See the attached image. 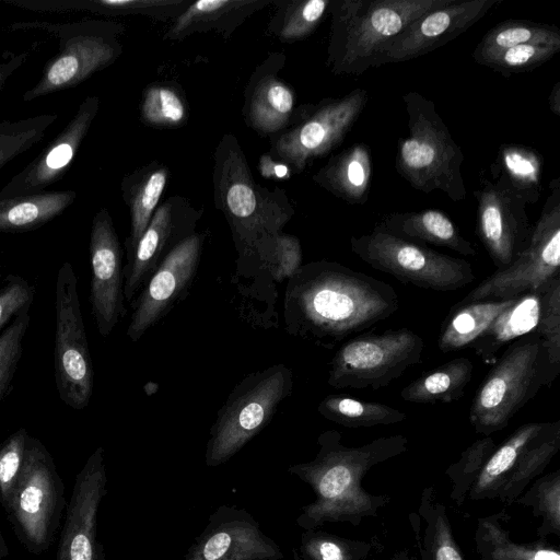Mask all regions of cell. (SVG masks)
I'll use <instances>...</instances> for the list:
<instances>
[{
  "label": "cell",
  "instance_id": "obj_1",
  "mask_svg": "<svg viewBox=\"0 0 560 560\" xmlns=\"http://www.w3.org/2000/svg\"><path fill=\"white\" fill-rule=\"evenodd\" d=\"M398 307V295L387 282L320 259L302 265L287 280L283 325L290 336L330 350Z\"/></svg>",
  "mask_w": 560,
  "mask_h": 560
},
{
  "label": "cell",
  "instance_id": "obj_2",
  "mask_svg": "<svg viewBox=\"0 0 560 560\" xmlns=\"http://www.w3.org/2000/svg\"><path fill=\"white\" fill-rule=\"evenodd\" d=\"M341 439L336 430L322 432L316 456L288 467L315 494V500L303 506L296 518L305 530L327 522L358 525L363 517L375 516L388 500L364 491L362 479L374 465L404 453L408 445V439L401 434L382 436L355 447L346 446Z\"/></svg>",
  "mask_w": 560,
  "mask_h": 560
},
{
  "label": "cell",
  "instance_id": "obj_3",
  "mask_svg": "<svg viewBox=\"0 0 560 560\" xmlns=\"http://www.w3.org/2000/svg\"><path fill=\"white\" fill-rule=\"evenodd\" d=\"M212 185L214 206L230 226L241 262L248 261L261 242L282 232L294 215L284 190H270L255 180L232 133L223 135L215 147Z\"/></svg>",
  "mask_w": 560,
  "mask_h": 560
},
{
  "label": "cell",
  "instance_id": "obj_4",
  "mask_svg": "<svg viewBox=\"0 0 560 560\" xmlns=\"http://www.w3.org/2000/svg\"><path fill=\"white\" fill-rule=\"evenodd\" d=\"M453 0H331L326 65L337 75L380 66L385 46L423 14Z\"/></svg>",
  "mask_w": 560,
  "mask_h": 560
},
{
  "label": "cell",
  "instance_id": "obj_5",
  "mask_svg": "<svg viewBox=\"0 0 560 560\" xmlns=\"http://www.w3.org/2000/svg\"><path fill=\"white\" fill-rule=\"evenodd\" d=\"M402 101L408 135L398 140L395 170L419 191L440 190L454 202L463 201L467 189L462 174L465 158L460 147L431 100L411 91Z\"/></svg>",
  "mask_w": 560,
  "mask_h": 560
},
{
  "label": "cell",
  "instance_id": "obj_6",
  "mask_svg": "<svg viewBox=\"0 0 560 560\" xmlns=\"http://www.w3.org/2000/svg\"><path fill=\"white\" fill-rule=\"evenodd\" d=\"M10 30H40L55 35L59 50L43 68L38 81L23 94L24 102L72 89L113 65L122 52L124 25L106 20L69 23L20 22Z\"/></svg>",
  "mask_w": 560,
  "mask_h": 560
},
{
  "label": "cell",
  "instance_id": "obj_7",
  "mask_svg": "<svg viewBox=\"0 0 560 560\" xmlns=\"http://www.w3.org/2000/svg\"><path fill=\"white\" fill-rule=\"evenodd\" d=\"M293 390V372L283 363L240 381L217 412L206 445L205 463L218 467L260 433Z\"/></svg>",
  "mask_w": 560,
  "mask_h": 560
},
{
  "label": "cell",
  "instance_id": "obj_8",
  "mask_svg": "<svg viewBox=\"0 0 560 560\" xmlns=\"http://www.w3.org/2000/svg\"><path fill=\"white\" fill-rule=\"evenodd\" d=\"M546 355L536 334L509 345L480 384L469 410L477 433L504 429L542 385L550 386Z\"/></svg>",
  "mask_w": 560,
  "mask_h": 560
},
{
  "label": "cell",
  "instance_id": "obj_9",
  "mask_svg": "<svg viewBox=\"0 0 560 560\" xmlns=\"http://www.w3.org/2000/svg\"><path fill=\"white\" fill-rule=\"evenodd\" d=\"M66 509L65 485L46 446L32 435L23 468L4 510L23 547L32 555L51 546Z\"/></svg>",
  "mask_w": 560,
  "mask_h": 560
},
{
  "label": "cell",
  "instance_id": "obj_10",
  "mask_svg": "<svg viewBox=\"0 0 560 560\" xmlns=\"http://www.w3.org/2000/svg\"><path fill=\"white\" fill-rule=\"evenodd\" d=\"M350 248L372 268L405 284L448 292L475 280L472 266L467 260L397 237L377 225L371 233L352 236Z\"/></svg>",
  "mask_w": 560,
  "mask_h": 560
},
{
  "label": "cell",
  "instance_id": "obj_11",
  "mask_svg": "<svg viewBox=\"0 0 560 560\" xmlns=\"http://www.w3.org/2000/svg\"><path fill=\"white\" fill-rule=\"evenodd\" d=\"M549 188L525 249L509 267L497 269L459 302L514 299L541 290L560 276V178H553Z\"/></svg>",
  "mask_w": 560,
  "mask_h": 560
},
{
  "label": "cell",
  "instance_id": "obj_12",
  "mask_svg": "<svg viewBox=\"0 0 560 560\" xmlns=\"http://www.w3.org/2000/svg\"><path fill=\"white\" fill-rule=\"evenodd\" d=\"M423 339L408 328L363 332L345 341L329 362L334 388L378 389L421 361Z\"/></svg>",
  "mask_w": 560,
  "mask_h": 560
},
{
  "label": "cell",
  "instance_id": "obj_13",
  "mask_svg": "<svg viewBox=\"0 0 560 560\" xmlns=\"http://www.w3.org/2000/svg\"><path fill=\"white\" fill-rule=\"evenodd\" d=\"M368 101V91L355 88L341 97L300 107L291 126L270 137V156L291 174L302 173L313 160L343 141Z\"/></svg>",
  "mask_w": 560,
  "mask_h": 560
},
{
  "label": "cell",
  "instance_id": "obj_14",
  "mask_svg": "<svg viewBox=\"0 0 560 560\" xmlns=\"http://www.w3.org/2000/svg\"><path fill=\"white\" fill-rule=\"evenodd\" d=\"M54 369L59 398L74 410L90 404L94 371L83 323L78 278L69 261L58 269L55 288Z\"/></svg>",
  "mask_w": 560,
  "mask_h": 560
},
{
  "label": "cell",
  "instance_id": "obj_15",
  "mask_svg": "<svg viewBox=\"0 0 560 560\" xmlns=\"http://www.w3.org/2000/svg\"><path fill=\"white\" fill-rule=\"evenodd\" d=\"M206 233L196 232L176 246L130 303L132 313L126 335L137 342L182 300L196 278Z\"/></svg>",
  "mask_w": 560,
  "mask_h": 560
},
{
  "label": "cell",
  "instance_id": "obj_16",
  "mask_svg": "<svg viewBox=\"0 0 560 560\" xmlns=\"http://www.w3.org/2000/svg\"><path fill=\"white\" fill-rule=\"evenodd\" d=\"M483 179L475 190L477 199V235L497 267H509L527 246L532 226L527 203L498 174Z\"/></svg>",
  "mask_w": 560,
  "mask_h": 560
},
{
  "label": "cell",
  "instance_id": "obj_17",
  "mask_svg": "<svg viewBox=\"0 0 560 560\" xmlns=\"http://www.w3.org/2000/svg\"><path fill=\"white\" fill-rule=\"evenodd\" d=\"M202 211L182 196H172L158 206L147 229L127 254L124 295L131 303L166 256L196 233Z\"/></svg>",
  "mask_w": 560,
  "mask_h": 560
},
{
  "label": "cell",
  "instance_id": "obj_18",
  "mask_svg": "<svg viewBox=\"0 0 560 560\" xmlns=\"http://www.w3.org/2000/svg\"><path fill=\"white\" fill-rule=\"evenodd\" d=\"M106 486L104 448L98 446L75 476L57 560H105L103 545L97 539V514Z\"/></svg>",
  "mask_w": 560,
  "mask_h": 560
},
{
  "label": "cell",
  "instance_id": "obj_19",
  "mask_svg": "<svg viewBox=\"0 0 560 560\" xmlns=\"http://www.w3.org/2000/svg\"><path fill=\"white\" fill-rule=\"evenodd\" d=\"M90 303L96 328L108 337L126 316L122 249L114 222L106 208L92 220L90 243Z\"/></svg>",
  "mask_w": 560,
  "mask_h": 560
},
{
  "label": "cell",
  "instance_id": "obj_20",
  "mask_svg": "<svg viewBox=\"0 0 560 560\" xmlns=\"http://www.w3.org/2000/svg\"><path fill=\"white\" fill-rule=\"evenodd\" d=\"M283 552L243 508L220 505L183 560H280Z\"/></svg>",
  "mask_w": 560,
  "mask_h": 560
},
{
  "label": "cell",
  "instance_id": "obj_21",
  "mask_svg": "<svg viewBox=\"0 0 560 560\" xmlns=\"http://www.w3.org/2000/svg\"><path fill=\"white\" fill-rule=\"evenodd\" d=\"M502 0H453L411 23L383 49L380 66L404 62L455 39Z\"/></svg>",
  "mask_w": 560,
  "mask_h": 560
},
{
  "label": "cell",
  "instance_id": "obj_22",
  "mask_svg": "<svg viewBox=\"0 0 560 560\" xmlns=\"http://www.w3.org/2000/svg\"><path fill=\"white\" fill-rule=\"evenodd\" d=\"M98 110L100 97L86 96L63 129L0 189V198L40 192L61 179Z\"/></svg>",
  "mask_w": 560,
  "mask_h": 560
},
{
  "label": "cell",
  "instance_id": "obj_23",
  "mask_svg": "<svg viewBox=\"0 0 560 560\" xmlns=\"http://www.w3.org/2000/svg\"><path fill=\"white\" fill-rule=\"evenodd\" d=\"M282 51L270 52L250 74L244 92L242 114L246 125L262 136H275L291 126L295 93L279 77L285 65Z\"/></svg>",
  "mask_w": 560,
  "mask_h": 560
},
{
  "label": "cell",
  "instance_id": "obj_24",
  "mask_svg": "<svg viewBox=\"0 0 560 560\" xmlns=\"http://www.w3.org/2000/svg\"><path fill=\"white\" fill-rule=\"evenodd\" d=\"M271 3V0H198L174 20L163 38L182 40L207 32L229 37L250 15Z\"/></svg>",
  "mask_w": 560,
  "mask_h": 560
},
{
  "label": "cell",
  "instance_id": "obj_25",
  "mask_svg": "<svg viewBox=\"0 0 560 560\" xmlns=\"http://www.w3.org/2000/svg\"><path fill=\"white\" fill-rule=\"evenodd\" d=\"M377 226L418 244L446 247L464 256H475L477 253L450 217L438 209L389 213Z\"/></svg>",
  "mask_w": 560,
  "mask_h": 560
},
{
  "label": "cell",
  "instance_id": "obj_26",
  "mask_svg": "<svg viewBox=\"0 0 560 560\" xmlns=\"http://www.w3.org/2000/svg\"><path fill=\"white\" fill-rule=\"evenodd\" d=\"M371 177V150L364 143H354L330 156L312 178L337 198L351 205H362L369 197Z\"/></svg>",
  "mask_w": 560,
  "mask_h": 560
},
{
  "label": "cell",
  "instance_id": "obj_27",
  "mask_svg": "<svg viewBox=\"0 0 560 560\" xmlns=\"http://www.w3.org/2000/svg\"><path fill=\"white\" fill-rule=\"evenodd\" d=\"M171 174L168 167L152 161L128 174L121 180V195L130 213V233L126 253H130L147 229Z\"/></svg>",
  "mask_w": 560,
  "mask_h": 560
},
{
  "label": "cell",
  "instance_id": "obj_28",
  "mask_svg": "<svg viewBox=\"0 0 560 560\" xmlns=\"http://www.w3.org/2000/svg\"><path fill=\"white\" fill-rule=\"evenodd\" d=\"M546 288V287H545ZM544 289L522 294L499 314L469 346L475 353L488 361L499 349L520 337L535 334Z\"/></svg>",
  "mask_w": 560,
  "mask_h": 560
},
{
  "label": "cell",
  "instance_id": "obj_29",
  "mask_svg": "<svg viewBox=\"0 0 560 560\" xmlns=\"http://www.w3.org/2000/svg\"><path fill=\"white\" fill-rule=\"evenodd\" d=\"M75 198L74 190H44L0 198V232L23 233L39 229L65 212Z\"/></svg>",
  "mask_w": 560,
  "mask_h": 560
},
{
  "label": "cell",
  "instance_id": "obj_30",
  "mask_svg": "<svg viewBox=\"0 0 560 560\" xmlns=\"http://www.w3.org/2000/svg\"><path fill=\"white\" fill-rule=\"evenodd\" d=\"M515 299L458 302L453 305L441 325L438 337L439 350L448 353L468 348Z\"/></svg>",
  "mask_w": 560,
  "mask_h": 560
},
{
  "label": "cell",
  "instance_id": "obj_31",
  "mask_svg": "<svg viewBox=\"0 0 560 560\" xmlns=\"http://www.w3.org/2000/svg\"><path fill=\"white\" fill-rule=\"evenodd\" d=\"M472 373L471 360L459 357L412 381L400 390V397L416 404L453 402L463 397Z\"/></svg>",
  "mask_w": 560,
  "mask_h": 560
},
{
  "label": "cell",
  "instance_id": "obj_32",
  "mask_svg": "<svg viewBox=\"0 0 560 560\" xmlns=\"http://www.w3.org/2000/svg\"><path fill=\"white\" fill-rule=\"evenodd\" d=\"M549 422H529L518 427L500 446L495 447L470 488L472 499H493L513 471L528 445Z\"/></svg>",
  "mask_w": 560,
  "mask_h": 560
},
{
  "label": "cell",
  "instance_id": "obj_33",
  "mask_svg": "<svg viewBox=\"0 0 560 560\" xmlns=\"http://www.w3.org/2000/svg\"><path fill=\"white\" fill-rule=\"evenodd\" d=\"M544 159L533 148L502 144L492 164V174L502 175L526 203H536L542 191Z\"/></svg>",
  "mask_w": 560,
  "mask_h": 560
},
{
  "label": "cell",
  "instance_id": "obj_34",
  "mask_svg": "<svg viewBox=\"0 0 560 560\" xmlns=\"http://www.w3.org/2000/svg\"><path fill=\"white\" fill-rule=\"evenodd\" d=\"M317 411L325 419L347 428H370L402 422L407 415L392 406L366 401L345 394L322 399Z\"/></svg>",
  "mask_w": 560,
  "mask_h": 560
},
{
  "label": "cell",
  "instance_id": "obj_35",
  "mask_svg": "<svg viewBox=\"0 0 560 560\" xmlns=\"http://www.w3.org/2000/svg\"><path fill=\"white\" fill-rule=\"evenodd\" d=\"M559 450L560 420H557L549 422L547 428L528 445L493 499L504 502L513 501L529 481L544 471Z\"/></svg>",
  "mask_w": 560,
  "mask_h": 560
},
{
  "label": "cell",
  "instance_id": "obj_36",
  "mask_svg": "<svg viewBox=\"0 0 560 560\" xmlns=\"http://www.w3.org/2000/svg\"><path fill=\"white\" fill-rule=\"evenodd\" d=\"M530 43H560L556 25L525 20H506L489 30L472 51L474 60L482 65L487 59L511 47Z\"/></svg>",
  "mask_w": 560,
  "mask_h": 560
},
{
  "label": "cell",
  "instance_id": "obj_37",
  "mask_svg": "<svg viewBox=\"0 0 560 560\" xmlns=\"http://www.w3.org/2000/svg\"><path fill=\"white\" fill-rule=\"evenodd\" d=\"M277 10L267 33L282 43H293L312 35L329 11L331 0L273 1Z\"/></svg>",
  "mask_w": 560,
  "mask_h": 560
},
{
  "label": "cell",
  "instance_id": "obj_38",
  "mask_svg": "<svg viewBox=\"0 0 560 560\" xmlns=\"http://www.w3.org/2000/svg\"><path fill=\"white\" fill-rule=\"evenodd\" d=\"M140 117L142 122L150 127H182L189 118L185 95L173 83H152L143 90Z\"/></svg>",
  "mask_w": 560,
  "mask_h": 560
},
{
  "label": "cell",
  "instance_id": "obj_39",
  "mask_svg": "<svg viewBox=\"0 0 560 560\" xmlns=\"http://www.w3.org/2000/svg\"><path fill=\"white\" fill-rule=\"evenodd\" d=\"M476 539L483 560H560L555 549L513 542L490 518L479 522Z\"/></svg>",
  "mask_w": 560,
  "mask_h": 560
},
{
  "label": "cell",
  "instance_id": "obj_40",
  "mask_svg": "<svg viewBox=\"0 0 560 560\" xmlns=\"http://www.w3.org/2000/svg\"><path fill=\"white\" fill-rule=\"evenodd\" d=\"M57 119L52 113L0 121V170L37 144Z\"/></svg>",
  "mask_w": 560,
  "mask_h": 560
},
{
  "label": "cell",
  "instance_id": "obj_41",
  "mask_svg": "<svg viewBox=\"0 0 560 560\" xmlns=\"http://www.w3.org/2000/svg\"><path fill=\"white\" fill-rule=\"evenodd\" d=\"M302 247L294 235L280 232L264 242L255 249L253 257L264 267L277 282L288 280L302 266Z\"/></svg>",
  "mask_w": 560,
  "mask_h": 560
},
{
  "label": "cell",
  "instance_id": "obj_42",
  "mask_svg": "<svg viewBox=\"0 0 560 560\" xmlns=\"http://www.w3.org/2000/svg\"><path fill=\"white\" fill-rule=\"evenodd\" d=\"M535 334L541 341L550 383L560 371V276L544 290L540 314Z\"/></svg>",
  "mask_w": 560,
  "mask_h": 560
},
{
  "label": "cell",
  "instance_id": "obj_43",
  "mask_svg": "<svg viewBox=\"0 0 560 560\" xmlns=\"http://www.w3.org/2000/svg\"><path fill=\"white\" fill-rule=\"evenodd\" d=\"M189 0H84V12L104 16L143 15L160 21L175 20Z\"/></svg>",
  "mask_w": 560,
  "mask_h": 560
},
{
  "label": "cell",
  "instance_id": "obj_44",
  "mask_svg": "<svg viewBox=\"0 0 560 560\" xmlns=\"http://www.w3.org/2000/svg\"><path fill=\"white\" fill-rule=\"evenodd\" d=\"M495 447L494 440L490 435H485L467 447L462 453L460 458L446 470V475L453 482L451 498L458 504L463 502L466 493L470 491Z\"/></svg>",
  "mask_w": 560,
  "mask_h": 560
},
{
  "label": "cell",
  "instance_id": "obj_45",
  "mask_svg": "<svg viewBox=\"0 0 560 560\" xmlns=\"http://www.w3.org/2000/svg\"><path fill=\"white\" fill-rule=\"evenodd\" d=\"M560 50V43H530L511 47L487 59L481 66L509 77L532 71L551 59Z\"/></svg>",
  "mask_w": 560,
  "mask_h": 560
},
{
  "label": "cell",
  "instance_id": "obj_46",
  "mask_svg": "<svg viewBox=\"0 0 560 560\" xmlns=\"http://www.w3.org/2000/svg\"><path fill=\"white\" fill-rule=\"evenodd\" d=\"M298 553L301 560H359L368 545L312 529L303 534Z\"/></svg>",
  "mask_w": 560,
  "mask_h": 560
},
{
  "label": "cell",
  "instance_id": "obj_47",
  "mask_svg": "<svg viewBox=\"0 0 560 560\" xmlns=\"http://www.w3.org/2000/svg\"><path fill=\"white\" fill-rule=\"evenodd\" d=\"M31 322L30 308L24 310L0 334V404L10 393L23 351V339Z\"/></svg>",
  "mask_w": 560,
  "mask_h": 560
},
{
  "label": "cell",
  "instance_id": "obj_48",
  "mask_svg": "<svg viewBox=\"0 0 560 560\" xmlns=\"http://www.w3.org/2000/svg\"><path fill=\"white\" fill-rule=\"evenodd\" d=\"M422 505L429 512L424 514L428 521L423 551L425 560H464L453 538L444 509L433 506L430 495H423Z\"/></svg>",
  "mask_w": 560,
  "mask_h": 560
},
{
  "label": "cell",
  "instance_id": "obj_49",
  "mask_svg": "<svg viewBox=\"0 0 560 560\" xmlns=\"http://www.w3.org/2000/svg\"><path fill=\"white\" fill-rule=\"evenodd\" d=\"M30 434L22 427L0 443V504L5 510L18 485Z\"/></svg>",
  "mask_w": 560,
  "mask_h": 560
},
{
  "label": "cell",
  "instance_id": "obj_50",
  "mask_svg": "<svg viewBox=\"0 0 560 560\" xmlns=\"http://www.w3.org/2000/svg\"><path fill=\"white\" fill-rule=\"evenodd\" d=\"M518 502L532 505L536 514H540L544 517L545 525L555 530L556 534H559L560 470L537 480Z\"/></svg>",
  "mask_w": 560,
  "mask_h": 560
},
{
  "label": "cell",
  "instance_id": "obj_51",
  "mask_svg": "<svg viewBox=\"0 0 560 560\" xmlns=\"http://www.w3.org/2000/svg\"><path fill=\"white\" fill-rule=\"evenodd\" d=\"M35 285L19 275L4 277L0 288V334L24 310L31 308Z\"/></svg>",
  "mask_w": 560,
  "mask_h": 560
},
{
  "label": "cell",
  "instance_id": "obj_52",
  "mask_svg": "<svg viewBox=\"0 0 560 560\" xmlns=\"http://www.w3.org/2000/svg\"><path fill=\"white\" fill-rule=\"evenodd\" d=\"M28 55V51H22L0 62V92L11 75L26 62Z\"/></svg>",
  "mask_w": 560,
  "mask_h": 560
},
{
  "label": "cell",
  "instance_id": "obj_53",
  "mask_svg": "<svg viewBox=\"0 0 560 560\" xmlns=\"http://www.w3.org/2000/svg\"><path fill=\"white\" fill-rule=\"evenodd\" d=\"M549 108L556 115L560 116V81L556 82L548 97Z\"/></svg>",
  "mask_w": 560,
  "mask_h": 560
},
{
  "label": "cell",
  "instance_id": "obj_54",
  "mask_svg": "<svg viewBox=\"0 0 560 560\" xmlns=\"http://www.w3.org/2000/svg\"><path fill=\"white\" fill-rule=\"evenodd\" d=\"M9 547L3 538L2 533L0 532V560H3L9 556Z\"/></svg>",
  "mask_w": 560,
  "mask_h": 560
},
{
  "label": "cell",
  "instance_id": "obj_55",
  "mask_svg": "<svg viewBox=\"0 0 560 560\" xmlns=\"http://www.w3.org/2000/svg\"><path fill=\"white\" fill-rule=\"evenodd\" d=\"M293 558L294 560H301L296 549H293Z\"/></svg>",
  "mask_w": 560,
  "mask_h": 560
},
{
  "label": "cell",
  "instance_id": "obj_56",
  "mask_svg": "<svg viewBox=\"0 0 560 560\" xmlns=\"http://www.w3.org/2000/svg\"><path fill=\"white\" fill-rule=\"evenodd\" d=\"M1 278H2V276H1V273H0V280H1Z\"/></svg>",
  "mask_w": 560,
  "mask_h": 560
},
{
  "label": "cell",
  "instance_id": "obj_57",
  "mask_svg": "<svg viewBox=\"0 0 560 560\" xmlns=\"http://www.w3.org/2000/svg\"><path fill=\"white\" fill-rule=\"evenodd\" d=\"M394 560V559H393Z\"/></svg>",
  "mask_w": 560,
  "mask_h": 560
}]
</instances>
